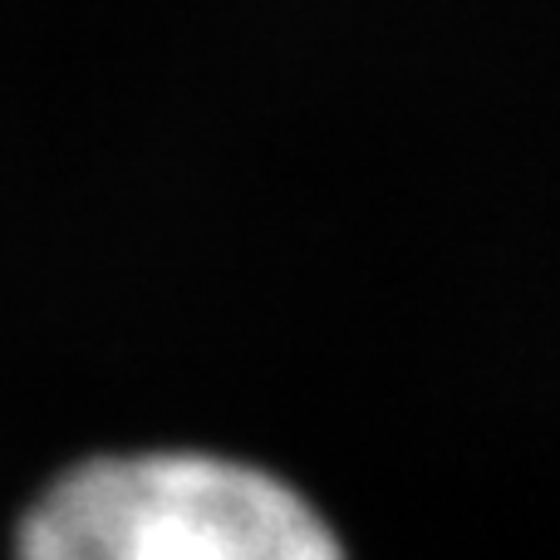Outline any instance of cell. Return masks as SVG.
I'll use <instances>...</instances> for the list:
<instances>
[{
    "label": "cell",
    "instance_id": "6da1fadb",
    "mask_svg": "<svg viewBox=\"0 0 560 560\" xmlns=\"http://www.w3.org/2000/svg\"><path fill=\"white\" fill-rule=\"evenodd\" d=\"M15 560H345L325 516L256 467L207 453L98 457L20 526Z\"/></svg>",
    "mask_w": 560,
    "mask_h": 560
}]
</instances>
